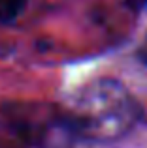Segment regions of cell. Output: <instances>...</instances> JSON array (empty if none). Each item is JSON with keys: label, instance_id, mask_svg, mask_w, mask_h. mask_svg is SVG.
<instances>
[{"label": "cell", "instance_id": "6da1fadb", "mask_svg": "<svg viewBox=\"0 0 147 148\" xmlns=\"http://www.w3.org/2000/svg\"><path fill=\"white\" fill-rule=\"evenodd\" d=\"M144 109L117 79L100 77L79 92L66 120L72 133L92 143H115L138 126Z\"/></svg>", "mask_w": 147, "mask_h": 148}, {"label": "cell", "instance_id": "7a4b0ae2", "mask_svg": "<svg viewBox=\"0 0 147 148\" xmlns=\"http://www.w3.org/2000/svg\"><path fill=\"white\" fill-rule=\"evenodd\" d=\"M28 0H0V23L10 25L23 15Z\"/></svg>", "mask_w": 147, "mask_h": 148}, {"label": "cell", "instance_id": "3957f363", "mask_svg": "<svg viewBox=\"0 0 147 148\" xmlns=\"http://www.w3.org/2000/svg\"><path fill=\"white\" fill-rule=\"evenodd\" d=\"M128 6L134 11H147V0H128Z\"/></svg>", "mask_w": 147, "mask_h": 148}]
</instances>
